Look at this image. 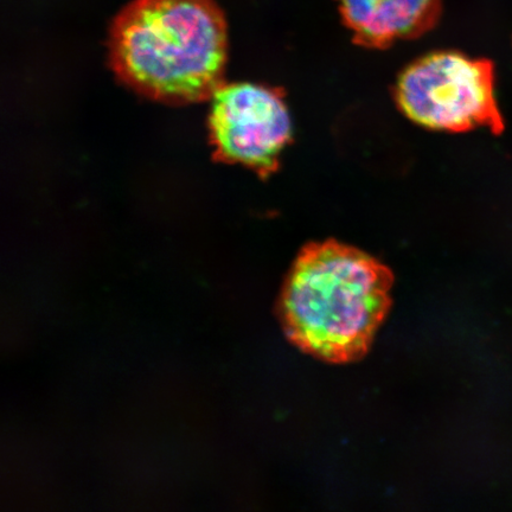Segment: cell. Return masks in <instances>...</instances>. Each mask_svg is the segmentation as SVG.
Segmentation results:
<instances>
[{"label":"cell","instance_id":"4","mask_svg":"<svg viewBox=\"0 0 512 512\" xmlns=\"http://www.w3.org/2000/svg\"><path fill=\"white\" fill-rule=\"evenodd\" d=\"M210 142L219 162L241 164L266 178L292 140V121L279 88L222 83L211 96Z\"/></svg>","mask_w":512,"mask_h":512},{"label":"cell","instance_id":"3","mask_svg":"<svg viewBox=\"0 0 512 512\" xmlns=\"http://www.w3.org/2000/svg\"><path fill=\"white\" fill-rule=\"evenodd\" d=\"M394 95L407 118L431 130L504 131L495 95V67L489 60L454 51L427 55L403 70Z\"/></svg>","mask_w":512,"mask_h":512},{"label":"cell","instance_id":"5","mask_svg":"<svg viewBox=\"0 0 512 512\" xmlns=\"http://www.w3.org/2000/svg\"><path fill=\"white\" fill-rule=\"evenodd\" d=\"M343 22L355 42L387 48L411 40L437 24L441 0H338Z\"/></svg>","mask_w":512,"mask_h":512},{"label":"cell","instance_id":"1","mask_svg":"<svg viewBox=\"0 0 512 512\" xmlns=\"http://www.w3.org/2000/svg\"><path fill=\"white\" fill-rule=\"evenodd\" d=\"M227 51L226 18L215 0H132L108 36L115 76L165 104L211 99L223 83Z\"/></svg>","mask_w":512,"mask_h":512},{"label":"cell","instance_id":"2","mask_svg":"<svg viewBox=\"0 0 512 512\" xmlns=\"http://www.w3.org/2000/svg\"><path fill=\"white\" fill-rule=\"evenodd\" d=\"M393 285L392 271L360 249L335 240L310 243L281 293L285 334L320 361L361 360L388 316Z\"/></svg>","mask_w":512,"mask_h":512}]
</instances>
